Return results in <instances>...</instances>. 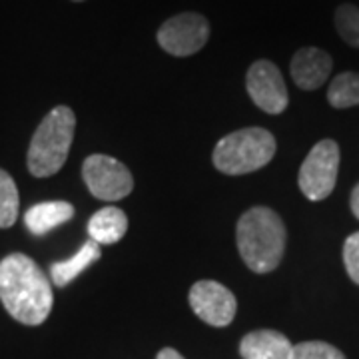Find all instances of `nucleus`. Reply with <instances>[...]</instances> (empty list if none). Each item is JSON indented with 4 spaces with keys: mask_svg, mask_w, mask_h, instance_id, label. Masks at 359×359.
<instances>
[{
    "mask_svg": "<svg viewBox=\"0 0 359 359\" xmlns=\"http://www.w3.org/2000/svg\"><path fill=\"white\" fill-rule=\"evenodd\" d=\"M332 68H334V60L327 52L316 46H306L294 54L290 72L295 86H299L302 90H318L327 82Z\"/></svg>",
    "mask_w": 359,
    "mask_h": 359,
    "instance_id": "9d476101",
    "label": "nucleus"
},
{
    "mask_svg": "<svg viewBox=\"0 0 359 359\" xmlns=\"http://www.w3.org/2000/svg\"><path fill=\"white\" fill-rule=\"evenodd\" d=\"M349 205H351V212H353V216L359 219V184H355V188H353V192H351Z\"/></svg>",
    "mask_w": 359,
    "mask_h": 359,
    "instance_id": "412c9836",
    "label": "nucleus"
},
{
    "mask_svg": "<svg viewBox=\"0 0 359 359\" xmlns=\"http://www.w3.org/2000/svg\"><path fill=\"white\" fill-rule=\"evenodd\" d=\"M294 344L276 330H256L242 337L240 355L244 359H292Z\"/></svg>",
    "mask_w": 359,
    "mask_h": 359,
    "instance_id": "9b49d317",
    "label": "nucleus"
},
{
    "mask_svg": "<svg viewBox=\"0 0 359 359\" xmlns=\"http://www.w3.org/2000/svg\"><path fill=\"white\" fill-rule=\"evenodd\" d=\"M18 188L14 184L13 176L0 168V228H13L18 219Z\"/></svg>",
    "mask_w": 359,
    "mask_h": 359,
    "instance_id": "dca6fc26",
    "label": "nucleus"
},
{
    "mask_svg": "<svg viewBox=\"0 0 359 359\" xmlns=\"http://www.w3.org/2000/svg\"><path fill=\"white\" fill-rule=\"evenodd\" d=\"M190 308L194 313L214 327H226L236 318L238 302L226 285L214 280H200L190 290Z\"/></svg>",
    "mask_w": 359,
    "mask_h": 359,
    "instance_id": "1a4fd4ad",
    "label": "nucleus"
},
{
    "mask_svg": "<svg viewBox=\"0 0 359 359\" xmlns=\"http://www.w3.org/2000/svg\"><path fill=\"white\" fill-rule=\"evenodd\" d=\"M287 231L283 219L268 205L250 208L238 222L236 244L248 269L269 273L280 266L285 252Z\"/></svg>",
    "mask_w": 359,
    "mask_h": 359,
    "instance_id": "f03ea898",
    "label": "nucleus"
},
{
    "mask_svg": "<svg viewBox=\"0 0 359 359\" xmlns=\"http://www.w3.org/2000/svg\"><path fill=\"white\" fill-rule=\"evenodd\" d=\"M102 256L100 252V244H96L94 240H88L86 244L82 245L78 250L76 254L68 259H62V262H56L52 264L50 268V278L56 287H66L72 280H76L78 276L88 269L94 262H98Z\"/></svg>",
    "mask_w": 359,
    "mask_h": 359,
    "instance_id": "4468645a",
    "label": "nucleus"
},
{
    "mask_svg": "<svg viewBox=\"0 0 359 359\" xmlns=\"http://www.w3.org/2000/svg\"><path fill=\"white\" fill-rule=\"evenodd\" d=\"M335 30L341 40L359 48V8L353 4H341L335 11Z\"/></svg>",
    "mask_w": 359,
    "mask_h": 359,
    "instance_id": "f3484780",
    "label": "nucleus"
},
{
    "mask_svg": "<svg viewBox=\"0 0 359 359\" xmlns=\"http://www.w3.org/2000/svg\"><path fill=\"white\" fill-rule=\"evenodd\" d=\"M76 130V116L68 106L52 108L34 132L26 164L34 178H48L58 174L68 160Z\"/></svg>",
    "mask_w": 359,
    "mask_h": 359,
    "instance_id": "7ed1b4c3",
    "label": "nucleus"
},
{
    "mask_svg": "<svg viewBox=\"0 0 359 359\" xmlns=\"http://www.w3.org/2000/svg\"><path fill=\"white\" fill-rule=\"evenodd\" d=\"M327 102L335 110H346L359 106V74L358 72H341L332 80L327 88Z\"/></svg>",
    "mask_w": 359,
    "mask_h": 359,
    "instance_id": "2eb2a0df",
    "label": "nucleus"
},
{
    "mask_svg": "<svg viewBox=\"0 0 359 359\" xmlns=\"http://www.w3.org/2000/svg\"><path fill=\"white\" fill-rule=\"evenodd\" d=\"M0 302L18 323L40 325L48 320L52 285L32 257L8 254L0 262Z\"/></svg>",
    "mask_w": 359,
    "mask_h": 359,
    "instance_id": "f257e3e1",
    "label": "nucleus"
},
{
    "mask_svg": "<svg viewBox=\"0 0 359 359\" xmlns=\"http://www.w3.org/2000/svg\"><path fill=\"white\" fill-rule=\"evenodd\" d=\"M276 150V138L266 128L236 130L216 144L212 162L222 174L244 176L268 166Z\"/></svg>",
    "mask_w": 359,
    "mask_h": 359,
    "instance_id": "20e7f679",
    "label": "nucleus"
},
{
    "mask_svg": "<svg viewBox=\"0 0 359 359\" xmlns=\"http://www.w3.org/2000/svg\"><path fill=\"white\" fill-rule=\"evenodd\" d=\"M245 88L252 102L266 114H282L290 104L285 80L271 60H256L250 66L245 74Z\"/></svg>",
    "mask_w": 359,
    "mask_h": 359,
    "instance_id": "6e6552de",
    "label": "nucleus"
},
{
    "mask_svg": "<svg viewBox=\"0 0 359 359\" xmlns=\"http://www.w3.org/2000/svg\"><path fill=\"white\" fill-rule=\"evenodd\" d=\"M74 218V205L56 200V202H40L32 205L25 214V224L30 233L46 236L54 228L62 226Z\"/></svg>",
    "mask_w": 359,
    "mask_h": 359,
    "instance_id": "f8f14e48",
    "label": "nucleus"
},
{
    "mask_svg": "<svg viewBox=\"0 0 359 359\" xmlns=\"http://www.w3.org/2000/svg\"><path fill=\"white\" fill-rule=\"evenodd\" d=\"M156 359H186L182 353H178L174 347H164V349H160L158 351V355Z\"/></svg>",
    "mask_w": 359,
    "mask_h": 359,
    "instance_id": "aec40b11",
    "label": "nucleus"
},
{
    "mask_svg": "<svg viewBox=\"0 0 359 359\" xmlns=\"http://www.w3.org/2000/svg\"><path fill=\"white\" fill-rule=\"evenodd\" d=\"M344 264L351 282L359 285V231L351 233L344 244Z\"/></svg>",
    "mask_w": 359,
    "mask_h": 359,
    "instance_id": "6ab92c4d",
    "label": "nucleus"
},
{
    "mask_svg": "<svg viewBox=\"0 0 359 359\" xmlns=\"http://www.w3.org/2000/svg\"><path fill=\"white\" fill-rule=\"evenodd\" d=\"M156 39L160 48L172 56H192L205 46L210 39V25L198 13L176 14L160 26Z\"/></svg>",
    "mask_w": 359,
    "mask_h": 359,
    "instance_id": "0eeeda50",
    "label": "nucleus"
},
{
    "mask_svg": "<svg viewBox=\"0 0 359 359\" xmlns=\"http://www.w3.org/2000/svg\"><path fill=\"white\" fill-rule=\"evenodd\" d=\"M292 359H347L339 349L325 341H302L292 349Z\"/></svg>",
    "mask_w": 359,
    "mask_h": 359,
    "instance_id": "a211bd4d",
    "label": "nucleus"
},
{
    "mask_svg": "<svg viewBox=\"0 0 359 359\" xmlns=\"http://www.w3.org/2000/svg\"><path fill=\"white\" fill-rule=\"evenodd\" d=\"M339 146L332 138L320 140L306 156L297 174V184L302 194L311 202H321L330 198L337 184L339 172Z\"/></svg>",
    "mask_w": 359,
    "mask_h": 359,
    "instance_id": "39448f33",
    "label": "nucleus"
},
{
    "mask_svg": "<svg viewBox=\"0 0 359 359\" xmlns=\"http://www.w3.org/2000/svg\"><path fill=\"white\" fill-rule=\"evenodd\" d=\"M126 231H128V218L120 208H114V205L98 210L88 219L90 240H94L100 245H112L120 242Z\"/></svg>",
    "mask_w": 359,
    "mask_h": 359,
    "instance_id": "ddd939ff",
    "label": "nucleus"
},
{
    "mask_svg": "<svg viewBox=\"0 0 359 359\" xmlns=\"http://www.w3.org/2000/svg\"><path fill=\"white\" fill-rule=\"evenodd\" d=\"M82 178L90 194L104 202H118L134 190L130 170L112 156H88L82 164Z\"/></svg>",
    "mask_w": 359,
    "mask_h": 359,
    "instance_id": "423d86ee",
    "label": "nucleus"
},
{
    "mask_svg": "<svg viewBox=\"0 0 359 359\" xmlns=\"http://www.w3.org/2000/svg\"><path fill=\"white\" fill-rule=\"evenodd\" d=\"M72 2H84V0H72Z\"/></svg>",
    "mask_w": 359,
    "mask_h": 359,
    "instance_id": "4be33fe9",
    "label": "nucleus"
}]
</instances>
